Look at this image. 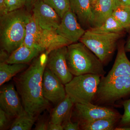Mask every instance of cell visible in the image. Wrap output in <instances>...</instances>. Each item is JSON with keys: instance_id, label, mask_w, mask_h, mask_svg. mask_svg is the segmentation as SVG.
Segmentation results:
<instances>
[{"instance_id": "5", "label": "cell", "mask_w": 130, "mask_h": 130, "mask_svg": "<svg viewBox=\"0 0 130 130\" xmlns=\"http://www.w3.org/2000/svg\"><path fill=\"white\" fill-rule=\"evenodd\" d=\"M121 33L98 34L86 31L79 41L97 56L103 65L109 62Z\"/></svg>"}, {"instance_id": "14", "label": "cell", "mask_w": 130, "mask_h": 130, "mask_svg": "<svg viewBox=\"0 0 130 130\" xmlns=\"http://www.w3.org/2000/svg\"><path fill=\"white\" fill-rule=\"evenodd\" d=\"M114 9L113 0H98L91 7V28L102 25L111 16Z\"/></svg>"}, {"instance_id": "9", "label": "cell", "mask_w": 130, "mask_h": 130, "mask_svg": "<svg viewBox=\"0 0 130 130\" xmlns=\"http://www.w3.org/2000/svg\"><path fill=\"white\" fill-rule=\"evenodd\" d=\"M42 90L44 98L55 105L63 101L67 95L65 85L46 67L43 77Z\"/></svg>"}, {"instance_id": "16", "label": "cell", "mask_w": 130, "mask_h": 130, "mask_svg": "<svg viewBox=\"0 0 130 130\" xmlns=\"http://www.w3.org/2000/svg\"><path fill=\"white\" fill-rule=\"evenodd\" d=\"M43 53L40 49L28 47L22 44L10 55L6 62L10 64H27Z\"/></svg>"}, {"instance_id": "28", "label": "cell", "mask_w": 130, "mask_h": 130, "mask_svg": "<svg viewBox=\"0 0 130 130\" xmlns=\"http://www.w3.org/2000/svg\"><path fill=\"white\" fill-rule=\"evenodd\" d=\"M8 12L21 9L25 6V0H5Z\"/></svg>"}, {"instance_id": "12", "label": "cell", "mask_w": 130, "mask_h": 130, "mask_svg": "<svg viewBox=\"0 0 130 130\" xmlns=\"http://www.w3.org/2000/svg\"><path fill=\"white\" fill-rule=\"evenodd\" d=\"M55 31L58 35L72 43L80 40L86 31L82 28L78 21L76 16L71 9L63 16L59 25Z\"/></svg>"}, {"instance_id": "2", "label": "cell", "mask_w": 130, "mask_h": 130, "mask_svg": "<svg viewBox=\"0 0 130 130\" xmlns=\"http://www.w3.org/2000/svg\"><path fill=\"white\" fill-rule=\"evenodd\" d=\"M31 14L21 8L0 16L1 49L11 54L23 44L26 28Z\"/></svg>"}, {"instance_id": "36", "label": "cell", "mask_w": 130, "mask_h": 130, "mask_svg": "<svg viewBox=\"0 0 130 130\" xmlns=\"http://www.w3.org/2000/svg\"><path fill=\"white\" fill-rule=\"evenodd\" d=\"M124 48L126 52H130V38L126 44L125 46H124Z\"/></svg>"}, {"instance_id": "19", "label": "cell", "mask_w": 130, "mask_h": 130, "mask_svg": "<svg viewBox=\"0 0 130 130\" xmlns=\"http://www.w3.org/2000/svg\"><path fill=\"white\" fill-rule=\"evenodd\" d=\"M74 105L71 98L67 95L64 99L56 105L52 111L49 122L61 125L68 114L72 111Z\"/></svg>"}, {"instance_id": "21", "label": "cell", "mask_w": 130, "mask_h": 130, "mask_svg": "<svg viewBox=\"0 0 130 130\" xmlns=\"http://www.w3.org/2000/svg\"><path fill=\"white\" fill-rule=\"evenodd\" d=\"M125 29L112 15L109 17L102 25L91 28L89 30L98 34L121 33Z\"/></svg>"}, {"instance_id": "10", "label": "cell", "mask_w": 130, "mask_h": 130, "mask_svg": "<svg viewBox=\"0 0 130 130\" xmlns=\"http://www.w3.org/2000/svg\"><path fill=\"white\" fill-rule=\"evenodd\" d=\"M32 16L42 29L56 30L61 19L56 12L42 0H37L32 10Z\"/></svg>"}, {"instance_id": "31", "label": "cell", "mask_w": 130, "mask_h": 130, "mask_svg": "<svg viewBox=\"0 0 130 130\" xmlns=\"http://www.w3.org/2000/svg\"><path fill=\"white\" fill-rule=\"evenodd\" d=\"M8 12L7 5L5 0H0V16L7 14Z\"/></svg>"}, {"instance_id": "6", "label": "cell", "mask_w": 130, "mask_h": 130, "mask_svg": "<svg viewBox=\"0 0 130 130\" xmlns=\"http://www.w3.org/2000/svg\"><path fill=\"white\" fill-rule=\"evenodd\" d=\"M130 94V76H120L101 82L93 102L100 106L113 105Z\"/></svg>"}, {"instance_id": "13", "label": "cell", "mask_w": 130, "mask_h": 130, "mask_svg": "<svg viewBox=\"0 0 130 130\" xmlns=\"http://www.w3.org/2000/svg\"><path fill=\"white\" fill-rule=\"evenodd\" d=\"M72 43L69 40L58 35L56 31L44 29L40 26L36 47L43 52H46L48 54L54 50Z\"/></svg>"}, {"instance_id": "1", "label": "cell", "mask_w": 130, "mask_h": 130, "mask_svg": "<svg viewBox=\"0 0 130 130\" xmlns=\"http://www.w3.org/2000/svg\"><path fill=\"white\" fill-rule=\"evenodd\" d=\"M48 55L46 52L42 53L24 71L14 78L25 110L34 116L39 115L49 107V102L43 96L42 90Z\"/></svg>"}, {"instance_id": "20", "label": "cell", "mask_w": 130, "mask_h": 130, "mask_svg": "<svg viewBox=\"0 0 130 130\" xmlns=\"http://www.w3.org/2000/svg\"><path fill=\"white\" fill-rule=\"evenodd\" d=\"M27 67V64H10L6 62H1L0 85L2 86Z\"/></svg>"}, {"instance_id": "22", "label": "cell", "mask_w": 130, "mask_h": 130, "mask_svg": "<svg viewBox=\"0 0 130 130\" xmlns=\"http://www.w3.org/2000/svg\"><path fill=\"white\" fill-rule=\"evenodd\" d=\"M39 28L40 26L31 15L26 25L25 37L23 44L28 47L37 48L36 42Z\"/></svg>"}, {"instance_id": "27", "label": "cell", "mask_w": 130, "mask_h": 130, "mask_svg": "<svg viewBox=\"0 0 130 130\" xmlns=\"http://www.w3.org/2000/svg\"><path fill=\"white\" fill-rule=\"evenodd\" d=\"M72 110L68 114L61 124L63 130H81L79 123L77 122H74L72 120Z\"/></svg>"}, {"instance_id": "3", "label": "cell", "mask_w": 130, "mask_h": 130, "mask_svg": "<svg viewBox=\"0 0 130 130\" xmlns=\"http://www.w3.org/2000/svg\"><path fill=\"white\" fill-rule=\"evenodd\" d=\"M66 61L68 69L74 76L93 74L102 77L106 73L101 61L81 42L67 46Z\"/></svg>"}, {"instance_id": "25", "label": "cell", "mask_w": 130, "mask_h": 130, "mask_svg": "<svg viewBox=\"0 0 130 130\" xmlns=\"http://www.w3.org/2000/svg\"><path fill=\"white\" fill-rule=\"evenodd\" d=\"M50 6L62 19L65 13L71 10L70 0H42Z\"/></svg>"}, {"instance_id": "8", "label": "cell", "mask_w": 130, "mask_h": 130, "mask_svg": "<svg viewBox=\"0 0 130 130\" xmlns=\"http://www.w3.org/2000/svg\"><path fill=\"white\" fill-rule=\"evenodd\" d=\"M67 46L55 49L48 55L46 67L58 77L65 85L73 77L68 67L66 61Z\"/></svg>"}, {"instance_id": "18", "label": "cell", "mask_w": 130, "mask_h": 130, "mask_svg": "<svg viewBox=\"0 0 130 130\" xmlns=\"http://www.w3.org/2000/svg\"><path fill=\"white\" fill-rule=\"evenodd\" d=\"M121 116H113L96 120L94 121L80 123V129L83 130H115Z\"/></svg>"}, {"instance_id": "33", "label": "cell", "mask_w": 130, "mask_h": 130, "mask_svg": "<svg viewBox=\"0 0 130 130\" xmlns=\"http://www.w3.org/2000/svg\"><path fill=\"white\" fill-rule=\"evenodd\" d=\"M47 130H63L61 125L49 122Z\"/></svg>"}, {"instance_id": "11", "label": "cell", "mask_w": 130, "mask_h": 130, "mask_svg": "<svg viewBox=\"0 0 130 130\" xmlns=\"http://www.w3.org/2000/svg\"><path fill=\"white\" fill-rule=\"evenodd\" d=\"M19 94L12 84L6 85L1 88L0 108L12 118H16L25 111Z\"/></svg>"}, {"instance_id": "39", "label": "cell", "mask_w": 130, "mask_h": 130, "mask_svg": "<svg viewBox=\"0 0 130 130\" xmlns=\"http://www.w3.org/2000/svg\"><path fill=\"white\" fill-rule=\"evenodd\" d=\"M91 4V7L95 4V3L97 2L98 0H90Z\"/></svg>"}, {"instance_id": "4", "label": "cell", "mask_w": 130, "mask_h": 130, "mask_svg": "<svg viewBox=\"0 0 130 130\" xmlns=\"http://www.w3.org/2000/svg\"><path fill=\"white\" fill-rule=\"evenodd\" d=\"M101 77L93 74L75 76L65 85L67 95L74 104L93 103Z\"/></svg>"}, {"instance_id": "32", "label": "cell", "mask_w": 130, "mask_h": 130, "mask_svg": "<svg viewBox=\"0 0 130 130\" xmlns=\"http://www.w3.org/2000/svg\"><path fill=\"white\" fill-rule=\"evenodd\" d=\"M37 0H25V7L28 12L32 11L33 6Z\"/></svg>"}, {"instance_id": "37", "label": "cell", "mask_w": 130, "mask_h": 130, "mask_svg": "<svg viewBox=\"0 0 130 130\" xmlns=\"http://www.w3.org/2000/svg\"><path fill=\"white\" fill-rule=\"evenodd\" d=\"M115 130H130V127L117 126L115 129Z\"/></svg>"}, {"instance_id": "15", "label": "cell", "mask_w": 130, "mask_h": 130, "mask_svg": "<svg viewBox=\"0 0 130 130\" xmlns=\"http://www.w3.org/2000/svg\"><path fill=\"white\" fill-rule=\"evenodd\" d=\"M124 44H119L116 59L112 69L106 76L101 77L107 80L120 76H130V61L126 56Z\"/></svg>"}, {"instance_id": "24", "label": "cell", "mask_w": 130, "mask_h": 130, "mask_svg": "<svg viewBox=\"0 0 130 130\" xmlns=\"http://www.w3.org/2000/svg\"><path fill=\"white\" fill-rule=\"evenodd\" d=\"M112 15L119 22L125 30L130 29V7L119 5L114 9Z\"/></svg>"}, {"instance_id": "23", "label": "cell", "mask_w": 130, "mask_h": 130, "mask_svg": "<svg viewBox=\"0 0 130 130\" xmlns=\"http://www.w3.org/2000/svg\"><path fill=\"white\" fill-rule=\"evenodd\" d=\"M37 116L26 111L15 118L10 126L11 130H30L36 120Z\"/></svg>"}, {"instance_id": "29", "label": "cell", "mask_w": 130, "mask_h": 130, "mask_svg": "<svg viewBox=\"0 0 130 130\" xmlns=\"http://www.w3.org/2000/svg\"><path fill=\"white\" fill-rule=\"evenodd\" d=\"M11 116L0 108V130L6 129L10 124Z\"/></svg>"}, {"instance_id": "34", "label": "cell", "mask_w": 130, "mask_h": 130, "mask_svg": "<svg viewBox=\"0 0 130 130\" xmlns=\"http://www.w3.org/2000/svg\"><path fill=\"white\" fill-rule=\"evenodd\" d=\"M8 54L6 51H4L3 50H1V62H6L7 60V59L9 56Z\"/></svg>"}, {"instance_id": "26", "label": "cell", "mask_w": 130, "mask_h": 130, "mask_svg": "<svg viewBox=\"0 0 130 130\" xmlns=\"http://www.w3.org/2000/svg\"><path fill=\"white\" fill-rule=\"evenodd\" d=\"M122 105L124 111L117 126L130 127V99L123 102Z\"/></svg>"}, {"instance_id": "17", "label": "cell", "mask_w": 130, "mask_h": 130, "mask_svg": "<svg viewBox=\"0 0 130 130\" xmlns=\"http://www.w3.org/2000/svg\"><path fill=\"white\" fill-rule=\"evenodd\" d=\"M71 9L80 23L90 25L91 6L90 0H70Z\"/></svg>"}, {"instance_id": "30", "label": "cell", "mask_w": 130, "mask_h": 130, "mask_svg": "<svg viewBox=\"0 0 130 130\" xmlns=\"http://www.w3.org/2000/svg\"><path fill=\"white\" fill-rule=\"evenodd\" d=\"M49 122H48L46 120H40L37 123L34 129L47 130Z\"/></svg>"}, {"instance_id": "7", "label": "cell", "mask_w": 130, "mask_h": 130, "mask_svg": "<svg viewBox=\"0 0 130 130\" xmlns=\"http://www.w3.org/2000/svg\"><path fill=\"white\" fill-rule=\"evenodd\" d=\"M73 108L72 118L74 120L73 121L78 122L79 124L103 118L121 116L115 109L92 103H76Z\"/></svg>"}, {"instance_id": "35", "label": "cell", "mask_w": 130, "mask_h": 130, "mask_svg": "<svg viewBox=\"0 0 130 130\" xmlns=\"http://www.w3.org/2000/svg\"><path fill=\"white\" fill-rule=\"evenodd\" d=\"M120 5L130 7V0H119Z\"/></svg>"}, {"instance_id": "38", "label": "cell", "mask_w": 130, "mask_h": 130, "mask_svg": "<svg viewBox=\"0 0 130 130\" xmlns=\"http://www.w3.org/2000/svg\"><path fill=\"white\" fill-rule=\"evenodd\" d=\"M113 2L114 9L120 5L119 2V0H113Z\"/></svg>"}]
</instances>
